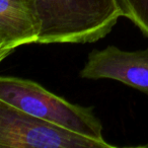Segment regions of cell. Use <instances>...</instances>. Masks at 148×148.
<instances>
[{
	"instance_id": "obj_1",
	"label": "cell",
	"mask_w": 148,
	"mask_h": 148,
	"mask_svg": "<svg viewBox=\"0 0 148 148\" xmlns=\"http://www.w3.org/2000/svg\"><path fill=\"white\" fill-rule=\"evenodd\" d=\"M40 23L38 44H86L107 37L122 16L116 0H29Z\"/></svg>"
},
{
	"instance_id": "obj_2",
	"label": "cell",
	"mask_w": 148,
	"mask_h": 148,
	"mask_svg": "<svg viewBox=\"0 0 148 148\" xmlns=\"http://www.w3.org/2000/svg\"><path fill=\"white\" fill-rule=\"evenodd\" d=\"M0 101L80 135L106 141L103 124L92 107L70 103L31 79L1 76Z\"/></svg>"
},
{
	"instance_id": "obj_3",
	"label": "cell",
	"mask_w": 148,
	"mask_h": 148,
	"mask_svg": "<svg viewBox=\"0 0 148 148\" xmlns=\"http://www.w3.org/2000/svg\"><path fill=\"white\" fill-rule=\"evenodd\" d=\"M1 148H113L0 101Z\"/></svg>"
},
{
	"instance_id": "obj_4",
	"label": "cell",
	"mask_w": 148,
	"mask_h": 148,
	"mask_svg": "<svg viewBox=\"0 0 148 148\" xmlns=\"http://www.w3.org/2000/svg\"><path fill=\"white\" fill-rule=\"evenodd\" d=\"M83 79H113L148 95V48L126 51L116 46L92 50L79 72Z\"/></svg>"
},
{
	"instance_id": "obj_5",
	"label": "cell",
	"mask_w": 148,
	"mask_h": 148,
	"mask_svg": "<svg viewBox=\"0 0 148 148\" xmlns=\"http://www.w3.org/2000/svg\"><path fill=\"white\" fill-rule=\"evenodd\" d=\"M40 23L29 0H0V61L21 46L38 44Z\"/></svg>"
},
{
	"instance_id": "obj_6",
	"label": "cell",
	"mask_w": 148,
	"mask_h": 148,
	"mask_svg": "<svg viewBox=\"0 0 148 148\" xmlns=\"http://www.w3.org/2000/svg\"><path fill=\"white\" fill-rule=\"evenodd\" d=\"M121 15L131 21L148 38V0H116Z\"/></svg>"
},
{
	"instance_id": "obj_7",
	"label": "cell",
	"mask_w": 148,
	"mask_h": 148,
	"mask_svg": "<svg viewBox=\"0 0 148 148\" xmlns=\"http://www.w3.org/2000/svg\"><path fill=\"white\" fill-rule=\"evenodd\" d=\"M141 147H147V148H148V144H145V145H142Z\"/></svg>"
}]
</instances>
